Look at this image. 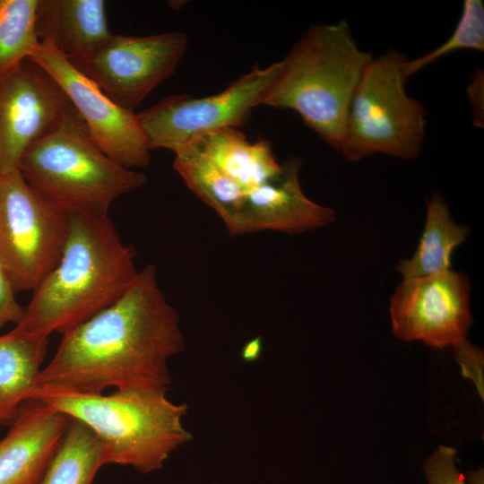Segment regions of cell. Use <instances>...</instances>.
<instances>
[{
    "label": "cell",
    "mask_w": 484,
    "mask_h": 484,
    "mask_svg": "<svg viewBox=\"0 0 484 484\" xmlns=\"http://www.w3.org/2000/svg\"><path fill=\"white\" fill-rule=\"evenodd\" d=\"M470 229L456 224L442 198L434 194L427 205L424 229L411 258L396 265L403 279L419 278L451 270L454 250L468 237Z\"/></svg>",
    "instance_id": "obj_18"
},
{
    "label": "cell",
    "mask_w": 484,
    "mask_h": 484,
    "mask_svg": "<svg viewBox=\"0 0 484 484\" xmlns=\"http://www.w3.org/2000/svg\"><path fill=\"white\" fill-rule=\"evenodd\" d=\"M212 484H221V483H219V482H213V483H212Z\"/></svg>",
    "instance_id": "obj_29"
},
{
    "label": "cell",
    "mask_w": 484,
    "mask_h": 484,
    "mask_svg": "<svg viewBox=\"0 0 484 484\" xmlns=\"http://www.w3.org/2000/svg\"><path fill=\"white\" fill-rule=\"evenodd\" d=\"M406 60L389 48L365 68L349 106L338 150L348 161L376 153L403 160L419 154L426 135V110L406 92Z\"/></svg>",
    "instance_id": "obj_6"
},
{
    "label": "cell",
    "mask_w": 484,
    "mask_h": 484,
    "mask_svg": "<svg viewBox=\"0 0 484 484\" xmlns=\"http://www.w3.org/2000/svg\"><path fill=\"white\" fill-rule=\"evenodd\" d=\"M483 469L469 471L465 475L467 484H484Z\"/></svg>",
    "instance_id": "obj_28"
},
{
    "label": "cell",
    "mask_w": 484,
    "mask_h": 484,
    "mask_svg": "<svg viewBox=\"0 0 484 484\" xmlns=\"http://www.w3.org/2000/svg\"><path fill=\"white\" fill-rule=\"evenodd\" d=\"M484 50V4L481 0H464L461 17L445 42L432 51L404 63L408 79L436 60L457 50Z\"/></svg>",
    "instance_id": "obj_22"
},
{
    "label": "cell",
    "mask_w": 484,
    "mask_h": 484,
    "mask_svg": "<svg viewBox=\"0 0 484 484\" xmlns=\"http://www.w3.org/2000/svg\"><path fill=\"white\" fill-rule=\"evenodd\" d=\"M36 31L68 60L91 54L113 34L103 0H39Z\"/></svg>",
    "instance_id": "obj_15"
},
{
    "label": "cell",
    "mask_w": 484,
    "mask_h": 484,
    "mask_svg": "<svg viewBox=\"0 0 484 484\" xmlns=\"http://www.w3.org/2000/svg\"><path fill=\"white\" fill-rule=\"evenodd\" d=\"M104 465L105 453L99 438L86 425L71 419L39 484H91Z\"/></svg>",
    "instance_id": "obj_20"
},
{
    "label": "cell",
    "mask_w": 484,
    "mask_h": 484,
    "mask_svg": "<svg viewBox=\"0 0 484 484\" xmlns=\"http://www.w3.org/2000/svg\"><path fill=\"white\" fill-rule=\"evenodd\" d=\"M457 451L438 445L422 464L428 484H467L465 475L456 464Z\"/></svg>",
    "instance_id": "obj_23"
},
{
    "label": "cell",
    "mask_w": 484,
    "mask_h": 484,
    "mask_svg": "<svg viewBox=\"0 0 484 484\" xmlns=\"http://www.w3.org/2000/svg\"><path fill=\"white\" fill-rule=\"evenodd\" d=\"M467 92L472 105L474 125H483V72L477 70L471 76Z\"/></svg>",
    "instance_id": "obj_26"
},
{
    "label": "cell",
    "mask_w": 484,
    "mask_h": 484,
    "mask_svg": "<svg viewBox=\"0 0 484 484\" xmlns=\"http://www.w3.org/2000/svg\"><path fill=\"white\" fill-rule=\"evenodd\" d=\"M32 399L86 425L100 441L106 464L143 474L163 468L172 453L193 439L183 425L187 404L173 402L166 392L87 394L39 385Z\"/></svg>",
    "instance_id": "obj_3"
},
{
    "label": "cell",
    "mask_w": 484,
    "mask_h": 484,
    "mask_svg": "<svg viewBox=\"0 0 484 484\" xmlns=\"http://www.w3.org/2000/svg\"><path fill=\"white\" fill-rule=\"evenodd\" d=\"M70 419L35 399L22 404L0 440V484H39Z\"/></svg>",
    "instance_id": "obj_14"
},
{
    "label": "cell",
    "mask_w": 484,
    "mask_h": 484,
    "mask_svg": "<svg viewBox=\"0 0 484 484\" xmlns=\"http://www.w3.org/2000/svg\"><path fill=\"white\" fill-rule=\"evenodd\" d=\"M186 46L187 37L179 31L145 37L112 34L91 54L69 61L112 101L134 111L173 73Z\"/></svg>",
    "instance_id": "obj_9"
},
{
    "label": "cell",
    "mask_w": 484,
    "mask_h": 484,
    "mask_svg": "<svg viewBox=\"0 0 484 484\" xmlns=\"http://www.w3.org/2000/svg\"><path fill=\"white\" fill-rule=\"evenodd\" d=\"M280 66V61L264 68L255 65L217 94L169 96L136 114L149 148L175 152L203 134L244 125L253 109L262 105Z\"/></svg>",
    "instance_id": "obj_8"
},
{
    "label": "cell",
    "mask_w": 484,
    "mask_h": 484,
    "mask_svg": "<svg viewBox=\"0 0 484 484\" xmlns=\"http://www.w3.org/2000/svg\"><path fill=\"white\" fill-rule=\"evenodd\" d=\"M56 265L33 290L16 327L48 337L64 334L117 301L139 271L135 250L124 243L108 216L69 214Z\"/></svg>",
    "instance_id": "obj_2"
},
{
    "label": "cell",
    "mask_w": 484,
    "mask_h": 484,
    "mask_svg": "<svg viewBox=\"0 0 484 484\" xmlns=\"http://www.w3.org/2000/svg\"><path fill=\"white\" fill-rule=\"evenodd\" d=\"M22 306L15 298V291L0 263V329L8 324H17L24 314Z\"/></svg>",
    "instance_id": "obj_25"
},
{
    "label": "cell",
    "mask_w": 484,
    "mask_h": 484,
    "mask_svg": "<svg viewBox=\"0 0 484 484\" xmlns=\"http://www.w3.org/2000/svg\"><path fill=\"white\" fill-rule=\"evenodd\" d=\"M30 59L59 85L93 142L107 156L131 169L148 165L151 149L134 111L112 101L50 45L39 42Z\"/></svg>",
    "instance_id": "obj_11"
},
{
    "label": "cell",
    "mask_w": 484,
    "mask_h": 484,
    "mask_svg": "<svg viewBox=\"0 0 484 484\" xmlns=\"http://www.w3.org/2000/svg\"><path fill=\"white\" fill-rule=\"evenodd\" d=\"M184 348L179 315L148 264L117 301L63 334L39 382L87 394L109 387L167 393L169 360Z\"/></svg>",
    "instance_id": "obj_1"
},
{
    "label": "cell",
    "mask_w": 484,
    "mask_h": 484,
    "mask_svg": "<svg viewBox=\"0 0 484 484\" xmlns=\"http://www.w3.org/2000/svg\"><path fill=\"white\" fill-rule=\"evenodd\" d=\"M175 153L173 168L186 186L223 220L229 222L239 208L246 190L224 174L194 146Z\"/></svg>",
    "instance_id": "obj_19"
},
{
    "label": "cell",
    "mask_w": 484,
    "mask_h": 484,
    "mask_svg": "<svg viewBox=\"0 0 484 484\" xmlns=\"http://www.w3.org/2000/svg\"><path fill=\"white\" fill-rule=\"evenodd\" d=\"M2 421H0V425H1Z\"/></svg>",
    "instance_id": "obj_30"
},
{
    "label": "cell",
    "mask_w": 484,
    "mask_h": 484,
    "mask_svg": "<svg viewBox=\"0 0 484 484\" xmlns=\"http://www.w3.org/2000/svg\"><path fill=\"white\" fill-rule=\"evenodd\" d=\"M48 337L18 327L0 335V421L11 420L19 407L31 400L39 376Z\"/></svg>",
    "instance_id": "obj_17"
},
{
    "label": "cell",
    "mask_w": 484,
    "mask_h": 484,
    "mask_svg": "<svg viewBox=\"0 0 484 484\" xmlns=\"http://www.w3.org/2000/svg\"><path fill=\"white\" fill-rule=\"evenodd\" d=\"M470 293L467 276L453 270L403 279L390 298L393 334L434 348L456 347L472 323Z\"/></svg>",
    "instance_id": "obj_10"
},
{
    "label": "cell",
    "mask_w": 484,
    "mask_h": 484,
    "mask_svg": "<svg viewBox=\"0 0 484 484\" xmlns=\"http://www.w3.org/2000/svg\"><path fill=\"white\" fill-rule=\"evenodd\" d=\"M300 162L291 159L282 164L281 174L246 190L231 220L225 224L237 236L263 230L298 234L324 227L335 220V212L309 199L299 177Z\"/></svg>",
    "instance_id": "obj_13"
},
{
    "label": "cell",
    "mask_w": 484,
    "mask_h": 484,
    "mask_svg": "<svg viewBox=\"0 0 484 484\" xmlns=\"http://www.w3.org/2000/svg\"><path fill=\"white\" fill-rule=\"evenodd\" d=\"M372 58L358 46L346 21L311 25L280 61L262 105L295 111L339 150L351 98Z\"/></svg>",
    "instance_id": "obj_4"
},
{
    "label": "cell",
    "mask_w": 484,
    "mask_h": 484,
    "mask_svg": "<svg viewBox=\"0 0 484 484\" xmlns=\"http://www.w3.org/2000/svg\"><path fill=\"white\" fill-rule=\"evenodd\" d=\"M263 352L261 336L255 337L246 341L242 347L240 356L243 361L250 363L257 360Z\"/></svg>",
    "instance_id": "obj_27"
},
{
    "label": "cell",
    "mask_w": 484,
    "mask_h": 484,
    "mask_svg": "<svg viewBox=\"0 0 484 484\" xmlns=\"http://www.w3.org/2000/svg\"><path fill=\"white\" fill-rule=\"evenodd\" d=\"M72 108L55 80L30 58L0 76V175L18 169L25 151Z\"/></svg>",
    "instance_id": "obj_12"
},
{
    "label": "cell",
    "mask_w": 484,
    "mask_h": 484,
    "mask_svg": "<svg viewBox=\"0 0 484 484\" xmlns=\"http://www.w3.org/2000/svg\"><path fill=\"white\" fill-rule=\"evenodd\" d=\"M18 169L38 194L67 215L108 216L114 200L147 181L144 173L119 165L96 145L73 107L25 151Z\"/></svg>",
    "instance_id": "obj_5"
},
{
    "label": "cell",
    "mask_w": 484,
    "mask_h": 484,
    "mask_svg": "<svg viewBox=\"0 0 484 484\" xmlns=\"http://www.w3.org/2000/svg\"><path fill=\"white\" fill-rule=\"evenodd\" d=\"M68 215L44 199L19 169L0 175V263L15 291L34 290L58 263Z\"/></svg>",
    "instance_id": "obj_7"
},
{
    "label": "cell",
    "mask_w": 484,
    "mask_h": 484,
    "mask_svg": "<svg viewBox=\"0 0 484 484\" xmlns=\"http://www.w3.org/2000/svg\"><path fill=\"white\" fill-rule=\"evenodd\" d=\"M454 353L464 376L471 378L478 391L482 393L483 352L468 340H465L454 347Z\"/></svg>",
    "instance_id": "obj_24"
},
{
    "label": "cell",
    "mask_w": 484,
    "mask_h": 484,
    "mask_svg": "<svg viewBox=\"0 0 484 484\" xmlns=\"http://www.w3.org/2000/svg\"><path fill=\"white\" fill-rule=\"evenodd\" d=\"M188 144L246 190L275 178L282 170L268 141L252 143L238 128L213 131Z\"/></svg>",
    "instance_id": "obj_16"
},
{
    "label": "cell",
    "mask_w": 484,
    "mask_h": 484,
    "mask_svg": "<svg viewBox=\"0 0 484 484\" xmlns=\"http://www.w3.org/2000/svg\"><path fill=\"white\" fill-rule=\"evenodd\" d=\"M39 0H0V76L30 58L39 43L36 31Z\"/></svg>",
    "instance_id": "obj_21"
}]
</instances>
